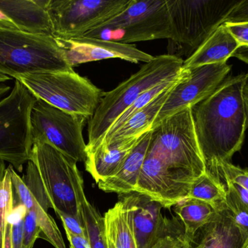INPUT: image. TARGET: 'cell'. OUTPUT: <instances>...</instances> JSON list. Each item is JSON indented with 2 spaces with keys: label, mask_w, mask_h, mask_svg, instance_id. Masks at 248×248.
I'll use <instances>...</instances> for the list:
<instances>
[{
  "label": "cell",
  "mask_w": 248,
  "mask_h": 248,
  "mask_svg": "<svg viewBox=\"0 0 248 248\" xmlns=\"http://www.w3.org/2000/svg\"><path fill=\"white\" fill-rule=\"evenodd\" d=\"M49 71H74L53 36L0 28V74L17 78Z\"/></svg>",
  "instance_id": "5b68a950"
},
{
  "label": "cell",
  "mask_w": 248,
  "mask_h": 248,
  "mask_svg": "<svg viewBox=\"0 0 248 248\" xmlns=\"http://www.w3.org/2000/svg\"><path fill=\"white\" fill-rule=\"evenodd\" d=\"M26 214V209L25 207L19 202L17 205L14 199V208L9 216V221L11 224L12 248H22Z\"/></svg>",
  "instance_id": "f546056e"
},
{
  "label": "cell",
  "mask_w": 248,
  "mask_h": 248,
  "mask_svg": "<svg viewBox=\"0 0 248 248\" xmlns=\"http://www.w3.org/2000/svg\"><path fill=\"white\" fill-rule=\"evenodd\" d=\"M46 0H0V28L52 35Z\"/></svg>",
  "instance_id": "5bb4252c"
},
{
  "label": "cell",
  "mask_w": 248,
  "mask_h": 248,
  "mask_svg": "<svg viewBox=\"0 0 248 248\" xmlns=\"http://www.w3.org/2000/svg\"><path fill=\"white\" fill-rule=\"evenodd\" d=\"M248 22V0H239L226 18L225 23H246Z\"/></svg>",
  "instance_id": "836d02e7"
},
{
  "label": "cell",
  "mask_w": 248,
  "mask_h": 248,
  "mask_svg": "<svg viewBox=\"0 0 248 248\" xmlns=\"http://www.w3.org/2000/svg\"><path fill=\"white\" fill-rule=\"evenodd\" d=\"M173 210L189 240L218 214L210 204L191 198L182 199L173 206Z\"/></svg>",
  "instance_id": "603a6c76"
},
{
  "label": "cell",
  "mask_w": 248,
  "mask_h": 248,
  "mask_svg": "<svg viewBox=\"0 0 248 248\" xmlns=\"http://www.w3.org/2000/svg\"><path fill=\"white\" fill-rule=\"evenodd\" d=\"M224 183L227 189L232 193L240 205L248 211V191L232 182H225Z\"/></svg>",
  "instance_id": "e575fe53"
},
{
  "label": "cell",
  "mask_w": 248,
  "mask_h": 248,
  "mask_svg": "<svg viewBox=\"0 0 248 248\" xmlns=\"http://www.w3.org/2000/svg\"><path fill=\"white\" fill-rule=\"evenodd\" d=\"M71 248H91L88 237H80L65 231Z\"/></svg>",
  "instance_id": "d590c367"
},
{
  "label": "cell",
  "mask_w": 248,
  "mask_h": 248,
  "mask_svg": "<svg viewBox=\"0 0 248 248\" xmlns=\"http://www.w3.org/2000/svg\"><path fill=\"white\" fill-rule=\"evenodd\" d=\"M108 248H113V245H112V243H110V242L109 241V240H108Z\"/></svg>",
  "instance_id": "ee69618b"
},
{
  "label": "cell",
  "mask_w": 248,
  "mask_h": 248,
  "mask_svg": "<svg viewBox=\"0 0 248 248\" xmlns=\"http://www.w3.org/2000/svg\"><path fill=\"white\" fill-rule=\"evenodd\" d=\"M240 48V43L224 23L218 26L203 43L184 60L183 69L227 63Z\"/></svg>",
  "instance_id": "ac0fdd59"
},
{
  "label": "cell",
  "mask_w": 248,
  "mask_h": 248,
  "mask_svg": "<svg viewBox=\"0 0 248 248\" xmlns=\"http://www.w3.org/2000/svg\"><path fill=\"white\" fill-rule=\"evenodd\" d=\"M248 248V237L245 240L244 243L242 245L241 248Z\"/></svg>",
  "instance_id": "7bdbcfd3"
},
{
  "label": "cell",
  "mask_w": 248,
  "mask_h": 248,
  "mask_svg": "<svg viewBox=\"0 0 248 248\" xmlns=\"http://www.w3.org/2000/svg\"><path fill=\"white\" fill-rule=\"evenodd\" d=\"M226 194L225 184L206 171L197 178L191 185L186 198L207 202L220 211L225 210Z\"/></svg>",
  "instance_id": "d4e9b609"
},
{
  "label": "cell",
  "mask_w": 248,
  "mask_h": 248,
  "mask_svg": "<svg viewBox=\"0 0 248 248\" xmlns=\"http://www.w3.org/2000/svg\"><path fill=\"white\" fill-rule=\"evenodd\" d=\"M106 237L114 248H137L132 212L125 197L104 215Z\"/></svg>",
  "instance_id": "44dd1931"
},
{
  "label": "cell",
  "mask_w": 248,
  "mask_h": 248,
  "mask_svg": "<svg viewBox=\"0 0 248 248\" xmlns=\"http://www.w3.org/2000/svg\"><path fill=\"white\" fill-rule=\"evenodd\" d=\"M10 87L4 84H0V99L10 91Z\"/></svg>",
  "instance_id": "74e56055"
},
{
  "label": "cell",
  "mask_w": 248,
  "mask_h": 248,
  "mask_svg": "<svg viewBox=\"0 0 248 248\" xmlns=\"http://www.w3.org/2000/svg\"><path fill=\"white\" fill-rule=\"evenodd\" d=\"M56 39L63 50L68 64L73 68L86 63L110 58H119L134 64H146L154 58L153 55L140 50L131 44L88 36Z\"/></svg>",
  "instance_id": "4fadbf2b"
},
{
  "label": "cell",
  "mask_w": 248,
  "mask_h": 248,
  "mask_svg": "<svg viewBox=\"0 0 248 248\" xmlns=\"http://www.w3.org/2000/svg\"><path fill=\"white\" fill-rule=\"evenodd\" d=\"M243 237L226 210L197 231L189 240V248H240Z\"/></svg>",
  "instance_id": "d6986e66"
},
{
  "label": "cell",
  "mask_w": 248,
  "mask_h": 248,
  "mask_svg": "<svg viewBox=\"0 0 248 248\" xmlns=\"http://www.w3.org/2000/svg\"><path fill=\"white\" fill-rule=\"evenodd\" d=\"M231 69L232 66L227 63L183 69L182 77L169 92L152 129L166 118L194 107L209 97L227 78Z\"/></svg>",
  "instance_id": "7c38bea8"
},
{
  "label": "cell",
  "mask_w": 248,
  "mask_h": 248,
  "mask_svg": "<svg viewBox=\"0 0 248 248\" xmlns=\"http://www.w3.org/2000/svg\"><path fill=\"white\" fill-rule=\"evenodd\" d=\"M239 0H166L171 27L169 55L189 58L223 23Z\"/></svg>",
  "instance_id": "277c9868"
},
{
  "label": "cell",
  "mask_w": 248,
  "mask_h": 248,
  "mask_svg": "<svg viewBox=\"0 0 248 248\" xmlns=\"http://www.w3.org/2000/svg\"><path fill=\"white\" fill-rule=\"evenodd\" d=\"M77 191L81 205V216L91 248H108L105 230L104 217L100 215L86 198L81 176L77 180Z\"/></svg>",
  "instance_id": "cb8c5ba5"
},
{
  "label": "cell",
  "mask_w": 248,
  "mask_h": 248,
  "mask_svg": "<svg viewBox=\"0 0 248 248\" xmlns=\"http://www.w3.org/2000/svg\"><path fill=\"white\" fill-rule=\"evenodd\" d=\"M11 77H8V76L4 75V74H0V83H4V82L10 80Z\"/></svg>",
  "instance_id": "b9f144b4"
},
{
  "label": "cell",
  "mask_w": 248,
  "mask_h": 248,
  "mask_svg": "<svg viewBox=\"0 0 248 248\" xmlns=\"http://www.w3.org/2000/svg\"><path fill=\"white\" fill-rule=\"evenodd\" d=\"M141 136L103 143L87 151L86 170L97 183L119 170Z\"/></svg>",
  "instance_id": "2e32d148"
},
{
  "label": "cell",
  "mask_w": 248,
  "mask_h": 248,
  "mask_svg": "<svg viewBox=\"0 0 248 248\" xmlns=\"http://www.w3.org/2000/svg\"><path fill=\"white\" fill-rule=\"evenodd\" d=\"M132 0H46L56 39L82 36L122 13Z\"/></svg>",
  "instance_id": "8fae6325"
},
{
  "label": "cell",
  "mask_w": 248,
  "mask_h": 248,
  "mask_svg": "<svg viewBox=\"0 0 248 248\" xmlns=\"http://www.w3.org/2000/svg\"><path fill=\"white\" fill-rule=\"evenodd\" d=\"M131 212L137 248H150L163 233L168 218L163 216V204L139 192L125 195Z\"/></svg>",
  "instance_id": "9a60e30c"
},
{
  "label": "cell",
  "mask_w": 248,
  "mask_h": 248,
  "mask_svg": "<svg viewBox=\"0 0 248 248\" xmlns=\"http://www.w3.org/2000/svg\"><path fill=\"white\" fill-rule=\"evenodd\" d=\"M37 99L18 80L11 93L0 100V160L23 171L30 160L33 143L31 128L32 108Z\"/></svg>",
  "instance_id": "ba28073f"
},
{
  "label": "cell",
  "mask_w": 248,
  "mask_h": 248,
  "mask_svg": "<svg viewBox=\"0 0 248 248\" xmlns=\"http://www.w3.org/2000/svg\"><path fill=\"white\" fill-rule=\"evenodd\" d=\"M243 91L246 96H248V71L244 75V86H243Z\"/></svg>",
  "instance_id": "ab89813d"
},
{
  "label": "cell",
  "mask_w": 248,
  "mask_h": 248,
  "mask_svg": "<svg viewBox=\"0 0 248 248\" xmlns=\"http://www.w3.org/2000/svg\"><path fill=\"white\" fill-rule=\"evenodd\" d=\"M87 119L37 99L31 115L32 143L49 144L77 163H85L87 144L83 137V127Z\"/></svg>",
  "instance_id": "30bf717a"
},
{
  "label": "cell",
  "mask_w": 248,
  "mask_h": 248,
  "mask_svg": "<svg viewBox=\"0 0 248 248\" xmlns=\"http://www.w3.org/2000/svg\"><path fill=\"white\" fill-rule=\"evenodd\" d=\"M244 75L228 76L212 95L192 108L206 170L217 163H230L243 147L247 129Z\"/></svg>",
  "instance_id": "7a4b0ae2"
},
{
  "label": "cell",
  "mask_w": 248,
  "mask_h": 248,
  "mask_svg": "<svg viewBox=\"0 0 248 248\" xmlns=\"http://www.w3.org/2000/svg\"><path fill=\"white\" fill-rule=\"evenodd\" d=\"M39 237H42V231L38 225L36 217L31 213L26 211L24 217L22 248H33L35 242Z\"/></svg>",
  "instance_id": "1f68e13d"
},
{
  "label": "cell",
  "mask_w": 248,
  "mask_h": 248,
  "mask_svg": "<svg viewBox=\"0 0 248 248\" xmlns=\"http://www.w3.org/2000/svg\"><path fill=\"white\" fill-rule=\"evenodd\" d=\"M189 239L185 235L183 226L178 218L168 219L160 237L150 248H188Z\"/></svg>",
  "instance_id": "4316f807"
},
{
  "label": "cell",
  "mask_w": 248,
  "mask_h": 248,
  "mask_svg": "<svg viewBox=\"0 0 248 248\" xmlns=\"http://www.w3.org/2000/svg\"><path fill=\"white\" fill-rule=\"evenodd\" d=\"M174 85L169 87L161 94L159 95L142 110L130 118L116 132L105 138L100 144L103 143L110 142V141H121V140L127 139L133 137L141 136L147 131H150L155 119L157 117L160 109L169 96V92Z\"/></svg>",
  "instance_id": "7402d4cb"
},
{
  "label": "cell",
  "mask_w": 248,
  "mask_h": 248,
  "mask_svg": "<svg viewBox=\"0 0 248 248\" xmlns=\"http://www.w3.org/2000/svg\"><path fill=\"white\" fill-rule=\"evenodd\" d=\"M245 106L246 112V127L248 128V96L245 95Z\"/></svg>",
  "instance_id": "60d3db41"
},
{
  "label": "cell",
  "mask_w": 248,
  "mask_h": 248,
  "mask_svg": "<svg viewBox=\"0 0 248 248\" xmlns=\"http://www.w3.org/2000/svg\"><path fill=\"white\" fill-rule=\"evenodd\" d=\"M240 43L233 57L248 64V22L246 23H224Z\"/></svg>",
  "instance_id": "4dcf8cb0"
},
{
  "label": "cell",
  "mask_w": 248,
  "mask_h": 248,
  "mask_svg": "<svg viewBox=\"0 0 248 248\" xmlns=\"http://www.w3.org/2000/svg\"><path fill=\"white\" fill-rule=\"evenodd\" d=\"M224 206L234 225L240 231L244 243L248 237V211L240 205L235 197L228 189H227Z\"/></svg>",
  "instance_id": "f1b7e54d"
},
{
  "label": "cell",
  "mask_w": 248,
  "mask_h": 248,
  "mask_svg": "<svg viewBox=\"0 0 248 248\" xmlns=\"http://www.w3.org/2000/svg\"><path fill=\"white\" fill-rule=\"evenodd\" d=\"M151 135L152 130L143 134L119 170L110 177L97 183L102 191L124 195L136 192Z\"/></svg>",
  "instance_id": "e0dca14e"
},
{
  "label": "cell",
  "mask_w": 248,
  "mask_h": 248,
  "mask_svg": "<svg viewBox=\"0 0 248 248\" xmlns=\"http://www.w3.org/2000/svg\"><path fill=\"white\" fill-rule=\"evenodd\" d=\"M183 64V59L169 54L154 57L116 88L104 93L89 121L87 151L103 141L119 116L143 93L163 82L180 77Z\"/></svg>",
  "instance_id": "3957f363"
},
{
  "label": "cell",
  "mask_w": 248,
  "mask_h": 248,
  "mask_svg": "<svg viewBox=\"0 0 248 248\" xmlns=\"http://www.w3.org/2000/svg\"><path fill=\"white\" fill-rule=\"evenodd\" d=\"M6 167L5 164H4V161H3L2 160H0V182H1V179L4 177V173H5L6 171Z\"/></svg>",
  "instance_id": "f35d334b"
},
{
  "label": "cell",
  "mask_w": 248,
  "mask_h": 248,
  "mask_svg": "<svg viewBox=\"0 0 248 248\" xmlns=\"http://www.w3.org/2000/svg\"><path fill=\"white\" fill-rule=\"evenodd\" d=\"M188 248H189V247H188Z\"/></svg>",
  "instance_id": "f6af8a7d"
},
{
  "label": "cell",
  "mask_w": 248,
  "mask_h": 248,
  "mask_svg": "<svg viewBox=\"0 0 248 248\" xmlns=\"http://www.w3.org/2000/svg\"><path fill=\"white\" fill-rule=\"evenodd\" d=\"M56 214L62 221L65 231L80 237H87V231L82 218L61 212L56 213Z\"/></svg>",
  "instance_id": "d6a6232c"
},
{
  "label": "cell",
  "mask_w": 248,
  "mask_h": 248,
  "mask_svg": "<svg viewBox=\"0 0 248 248\" xmlns=\"http://www.w3.org/2000/svg\"><path fill=\"white\" fill-rule=\"evenodd\" d=\"M206 172L195 132L192 108L161 121L151 140L135 192L174 206L186 199L191 185Z\"/></svg>",
  "instance_id": "6da1fadb"
},
{
  "label": "cell",
  "mask_w": 248,
  "mask_h": 248,
  "mask_svg": "<svg viewBox=\"0 0 248 248\" xmlns=\"http://www.w3.org/2000/svg\"><path fill=\"white\" fill-rule=\"evenodd\" d=\"M39 171L52 209L82 218L77 182L81 176L77 162L49 144H33L30 157Z\"/></svg>",
  "instance_id": "9c48e42d"
},
{
  "label": "cell",
  "mask_w": 248,
  "mask_h": 248,
  "mask_svg": "<svg viewBox=\"0 0 248 248\" xmlns=\"http://www.w3.org/2000/svg\"><path fill=\"white\" fill-rule=\"evenodd\" d=\"M8 169L15 196L25 207L26 211L31 213L36 217L38 225L42 231V238L49 242L54 248H66L62 234L52 217L48 214V211L45 209L30 193L23 179L17 174L13 166L9 165Z\"/></svg>",
  "instance_id": "ffe728a7"
},
{
  "label": "cell",
  "mask_w": 248,
  "mask_h": 248,
  "mask_svg": "<svg viewBox=\"0 0 248 248\" xmlns=\"http://www.w3.org/2000/svg\"><path fill=\"white\" fill-rule=\"evenodd\" d=\"M222 182L236 183L248 191V168H242L232 163H219L206 170Z\"/></svg>",
  "instance_id": "83f0119b"
},
{
  "label": "cell",
  "mask_w": 248,
  "mask_h": 248,
  "mask_svg": "<svg viewBox=\"0 0 248 248\" xmlns=\"http://www.w3.org/2000/svg\"><path fill=\"white\" fill-rule=\"evenodd\" d=\"M36 99L71 114L90 119L94 115L103 90L75 71L33 73L16 78Z\"/></svg>",
  "instance_id": "8992f818"
},
{
  "label": "cell",
  "mask_w": 248,
  "mask_h": 248,
  "mask_svg": "<svg viewBox=\"0 0 248 248\" xmlns=\"http://www.w3.org/2000/svg\"><path fill=\"white\" fill-rule=\"evenodd\" d=\"M183 74V71H182ZM180 76L179 78L176 80H169V81L163 82V83H160L157 85L155 86L153 88L146 91L145 93H143L141 96H140L138 99L136 100V101L131 105L130 107H128L125 112L119 116V119L116 121L113 126L110 128V131L106 134V137L112 135L115 132L118 131L119 128H122V126L130 119L132 117L136 114L138 113L140 111L142 110L144 108H145L149 103H151L155 98H157L159 95L161 94L165 90H167L169 87H172L174 85L182 76ZM104 140V139H103Z\"/></svg>",
  "instance_id": "484cf974"
},
{
  "label": "cell",
  "mask_w": 248,
  "mask_h": 248,
  "mask_svg": "<svg viewBox=\"0 0 248 248\" xmlns=\"http://www.w3.org/2000/svg\"><path fill=\"white\" fill-rule=\"evenodd\" d=\"M81 36L124 44L171 38L166 0H132L128 7Z\"/></svg>",
  "instance_id": "52a82bcc"
},
{
  "label": "cell",
  "mask_w": 248,
  "mask_h": 248,
  "mask_svg": "<svg viewBox=\"0 0 248 248\" xmlns=\"http://www.w3.org/2000/svg\"><path fill=\"white\" fill-rule=\"evenodd\" d=\"M2 248H12L11 224L9 221V218L6 224L5 231H4Z\"/></svg>",
  "instance_id": "8d00e7d4"
}]
</instances>
